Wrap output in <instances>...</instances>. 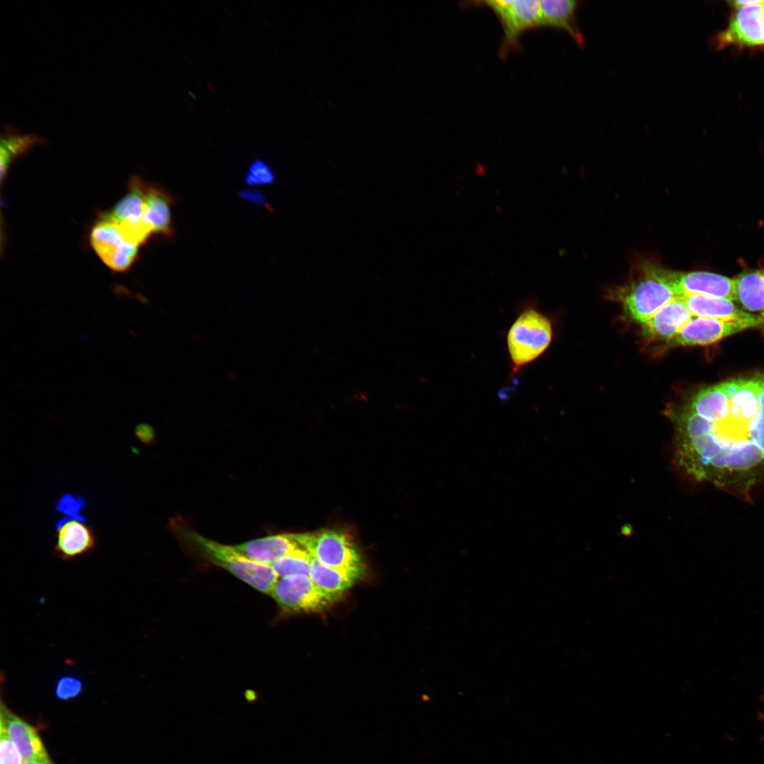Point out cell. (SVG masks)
<instances>
[{
	"mask_svg": "<svg viewBox=\"0 0 764 764\" xmlns=\"http://www.w3.org/2000/svg\"><path fill=\"white\" fill-rule=\"evenodd\" d=\"M170 528L189 552L226 570L260 592L271 596L279 577L270 565L248 558L233 545L220 543L201 535L182 519L171 520Z\"/></svg>",
	"mask_w": 764,
	"mask_h": 764,
	"instance_id": "1",
	"label": "cell"
},
{
	"mask_svg": "<svg viewBox=\"0 0 764 764\" xmlns=\"http://www.w3.org/2000/svg\"><path fill=\"white\" fill-rule=\"evenodd\" d=\"M553 335L552 320L540 309L538 301L533 297L523 301L505 335L511 376L538 361L549 348Z\"/></svg>",
	"mask_w": 764,
	"mask_h": 764,
	"instance_id": "2",
	"label": "cell"
},
{
	"mask_svg": "<svg viewBox=\"0 0 764 764\" xmlns=\"http://www.w3.org/2000/svg\"><path fill=\"white\" fill-rule=\"evenodd\" d=\"M635 278L615 295L630 316L644 324L664 306L679 297L669 284V269L650 262L637 265Z\"/></svg>",
	"mask_w": 764,
	"mask_h": 764,
	"instance_id": "3",
	"label": "cell"
},
{
	"mask_svg": "<svg viewBox=\"0 0 764 764\" xmlns=\"http://www.w3.org/2000/svg\"><path fill=\"white\" fill-rule=\"evenodd\" d=\"M303 547L323 565L342 572L355 581L364 572L361 555L345 533L323 530L313 533H299Z\"/></svg>",
	"mask_w": 764,
	"mask_h": 764,
	"instance_id": "4",
	"label": "cell"
},
{
	"mask_svg": "<svg viewBox=\"0 0 764 764\" xmlns=\"http://www.w3.org/2000/svg\"><path fill=\"white\" fill-rule=\"evenodd\" d=\"M489 7L497 16L504 30L499 50L504 58L512 50L520 47L519 37L526 30L541 26L538 0H492L479 2Z\"/></svg>",
	"mask_w": 764,
	"mask_h": 764,
	"instance_id": "5",
	"label": "cell"
},
{
	"mask_svg": "<svg viewBox=\"0 0 764 764\" xmlns=\"http://www.w3.org/2000/svg\"><path fill=\"white\" fill-rule=\"evenodd\" d=\"M91 243L102 261L115 272L127 270L137 256L139 246L128 242L115 223L98 221L91 230Z\"/></svg>",
	"mask_w": 764,
	"mask_h": 764,
	"instance_id": "6",
	"label": "cell"
},
{
	"mask_svg": "<svg viewBox=\"0 0 764 764\" xmlns=\"http://www.w3.org/2000/svg\"><path fill=\"white\" fill-rule=\"evenodd\" d=\"M271 596L282 610L292 612L319 610L331 602L305 574L279 577Z\"/></svg>",
	"mask_w": 764,
	"mask_h": 764,
	"instance_id": "7",
	"label": "cell"
},
{
	"mask_svg": "<svg viewBox=\"0 0 764 764\" xmlns=\"http://www.w3.org/2000/svg\"><path fill=\"white\" fill-rule=\"evenodd\" d=\"M764 328V319L728 321L693 316L671 342L673 345H708L751 328Z\"/></svg>",
	"mask_w": 764,
	"mask_h": 764,
	"instance_id": "8",
	"label": "cell"
},
{
	"mask_svg": "<svg viewBox=\"0 0 764 764\" xmlns=\"http://www.w3.org/2000/svg\"><path fill=\"white\" fill-rule=\"evenodd\" d=\"M763 4L739 8L733 16L728 28L719 35V45L724 47L729 45L740 46L764 45Z\"/></svg>",
	"mask_w": 764,
	"mask_h": 764,
	"instance_id": "9",
	"label": "cell"
},
{
	"mask_svg": "<svg viewBox=\"0 0 764 764\" xmlns=\"http://www.w3.org/2000/svg\"><path fill=\"white\" fill-rule=\"evenodd\" d=\"M671 285L678 296L703 294L734 301L733 279L722 274L704 271H673Z\"/></svg>",
	"mask_w": 764,
	"mask_h": 764,
	"instance_id": "10",
	"label": "cell"
},
{
	"mask_svg": "<svg viewBox=\"0 0 764 764\" xmlns=\"http://www.w3.org/2000/svg\"><path fill=\"white\" fill-rule=\"evenodd\" d=\"M0 722L6 727L15 743L23 762L52 764L45 746L36 730L12 712L1 701Z\"/></svg>",
	"mask_w": 764,
	"mask_h": 764,
	"instance_id": "11",
	"label": "cell"
},
{
	"mask_svg": "<svg viewBox=\"0 0 764 764\" xmlns=\"http://www.w3.org/2000/svg\"><path fill=\"white\" fill-rule=\"evenodd\" d=\"M146 183L132 177L127 194L112 208L100 216L99 221L117 224L129 228L151 231L144 221V192Z\"/></svg>",
	"mask_w": 764,
	"mask_h": 764,
	"instance_id": "12",
	"label": "cell"
},
{
	"mask_svg": "<svg viewBox=\"0 0 764 764\" xmlns=\"http://www.w3.org/2000/svg\"><path fill=\"white\" fill-rule=\"evenodd\" d=\"M55 554L70 560L93 550L96 545L95 533L84 521L60 519L57 524Z\"/></svg>",
	"mask_w": 764,
	"mask_h": 764,
	"instance_id": "13",
	"label": "cell"
},
{
	"mask_svg": "<svg viewBox=\"0 0 764 764\" xmlns=\"http://www.w3.org/2000/svg\"><path fill=\"white\" fill-rule=\"evenodd\" d=\"M248 558L270 565L299 550H306L299 539V533L278 534L252 540L233 545Z\"/></svg>",
	"mask_w": 764,
	"mask_h": 764,
	"instance_id": "14",
	"label": "cell"
},
{
	"mask_svg": "<svg viewBox=\"0 0 764 764\" xmlns=\"http://www.w3.org/2000/svg\"><path fill=\"white\" fill-rule=\"evenodd\" d=\"M693 317L685 302L678 297L661 308L644 325L645 335L658 340H672Z\"/></svg>",
	"mask_w": 764,
	"mask_h": 764,
	"instance_id": "15",
	"label": "cell"
},
{
	"mask_svg": "<svg viewBox=\"0 0 764 764\" xmlns=\"http://www.w3.org/2000/svg\"><path fill=\"white\" fill-rule=\"evenodd\" d=\"M693 316L711 318L728 321H753L760 316L746 312L727 299L692 294L679 296Z\"/></svg>",
	"mask_w": 764,
	"mask_h": 764,
	"instance_id": "16",
	"label": "cell"
},
{
	"mask_svg": "<svg viewBox=\"0 0 764 764\" xmlns=\"http://www.w3.org/2000/svg\"><path fill=\"white\" fill-rule=\"evenodd\" d=\"M734 380L707 387L696 393L687 407L701 417L716 422L724 418L729 410Z\"/></svg>",
	"mask_w": 764,
	"mask_h": 764,
	"instance_id": "17",
	"label": "cell"
},
{
	"mask_svg": "<svg viewBox=\"0 0 764 764\" xmlns=\"http://www.w3.org/2000/svg\"><path fill=\"white\" fill-rule=\"evenodd\" d=\"M170 195L163 189L146 184L144 192V221L151 233L170 236L171 226Z\"/></svg>",
	"mask_w": 764,
	"mask_h": 764,
	"instance_id": "18",
	"label": "cell"
},
{
	"mask_svg": "<svg viewBox=\"0 0 764 764\" xmlns=\"http://www.w3.org/2000/svg\"><path fill=\"white\" fill-rule=\"evenodd\" d=\"M732 279L734 301L743 311L761 312L764 309V270L741 272Z\"/></svg>",
	"mask_w": 764,
	"mask_h": 764,
	"instance_id": "19",
	"label": "cell"
},
{
	"mask_svg": "<svg viewBox=\"0 0 764 764\" xmlns=\"http://www.w3.org/2000/svg\"><path fill=\"white\" fill-rule=\"evenodd\" d=\"M575 0H541L540 8L541 26L549 25L567 30L579 45L583 43V36L577 27Z\"/></svg>",
	"mask_w": 764,
	"mask_h": 764,
	"instance_id": "20",
	"label": "cell"
},
{
	"mask_svg": "<svg viewBox=\"0 0 764 764\" xmlns=\"http://www.w3.org/2000/svg\"><path fill=\"white\" fill-rule=\"evenodd\" d=\"M308 576L331 602L339 598L356 581L342 572L323 565L312 556Z\"/></svg>",
	"mask_w": 764,
	"mask_h": 764,
	"instance_id": "21",
	"label": "cell"
},
{
	"mask_svg": "<svg viewBox=\"0 0 764 764\" xmlns=\"http://www.w3.org/2000/svg\"><path fill=\"white\" fill-rule=\"evenodd\" d=\"M43 143L44 140L37 135L19 134L11 129H6L1 136L0 145L1 181L15 158Z\"/></svg>",
	"mask_w": 764,
	"mask_h": 764,
	"instance_id": "22",
	"label": "cell"
},
{
	"mask_svg": "<svg viewBox=\"0 0 764 764\" xmlns=\"http://www.w3.org/2000/svg\"><path fill=\"white\" fill-rule=\"evenodd\" d=\"M311 555L306 550H299L270 565L278 577L309 574Z\"/></svg>",
	"mask_w": 764,
	"mask_h": 764,
	"instance_id": "23",
	"label": "cell"
},
{
	"mask_svg": "<svg viewBox=\"0 0 764 764\" xmlns=\"http://www.w3.org/2000/svg\"><path fill=\"white\" fill-rule=\"evenodd\" d=\"M85 504L86 500L83 497L65 494L57 500L56 510L64 515L61 519L85 521V517L81 514Z\"/></svg>",
	"mask_w": 764,
	"mask_h": 764,
	"instance_id": "24",
	"label": "cell"
},
{
	"mask_svg": "<svg viewBox=\"0 0 764 764\" xmlns=\"http://www.w3.org/2000/svg\"><path fill=\"white\" fill-rule=\"evenodd\" d=\"M0 764H22L23 760L4 725L0 722Z\"/></svg>",
	"mask_w": 764,
	"mask_h": 764,
	"instance_id": "25",
	"label": "cell"
},
{
	"mask_svg": "<svg viewBox=\"0 0 764 764\" xmlns=\"http://www.w3.org/2000/svg\"><path fill=\"white\" fill-rule=\"evenodd\" d=\"M274 175L271 168L261 160H255L249 167L245 180L248 185H268L273 183Z\"/></svg>",
	"mask_w": 764,
	"mask_h": 764,
	"instance_id": "26",
	"label": "cell"
},
{
	"mask_svg": "<svg viewBox=\"0 0 764 764\" xmlns=\"http://www.w3.org/2000/svg\"><path fill=\"white\" fill-rule=\"evenodd\" d=\"M83 688L81 681L74 676L61 678L56 685L57 697L62 700H67L78 696Z\"/></svg>",
	"mask_w": 764,
	"mask_h": 764,
	"instance_id": "27",
	"label": "cell"
},
{
	"mask_svg": "<svg viewBox=\"0 0 764 764\" xmlns=\"http://www.w3.org/2000/svg\"><path fill=\"white\" fill-rule=\"evenodd\" d=\"M136 436L146 444H151L155 437V432L151 426L147 424H139L134 429Z\"/></svg>",
	"mask_w": 764,
	"mask_h": 764,
	"instance_id": "28",
	"label": "cell"
},
{
	"mask_svg": "<svg viewBox=\"0 0 764 764\" xmlns=\"http://www.w3.org/2000/svg\"><path fill=\"white\" fill-rule=\"evenodd\" d=\"M729 3L731 6L739 8L740 7L745 6L756 4H763L764 1H763V0H748V1H747V0H734V1H729Z\"/></svg>",
	"mask_w": 764,
	"mask_h": 764,
	"instance_id": "29",
	"label": "cell"
},
{
	"mask_svg": "<svg viewBox=\"0 0 764 764\" xmlns=\"http://www.w3.org/2000/svg\"><path fill=\"white\" fill-rule=\"evenodd\" d=\"M254 192H253H253L252 191L243 192L242 193V195H243V198H248V199H250V200H253V201H255V202L258 201V202H262V201L264 199L262 198L261 195L259 193H257V192L254 193Z\"/></svg>",
	"mask_w": 764,
	"mask_h": 764,
	"instance_id": "30",
	"label": "cell"
},
{
	"mask_svg": "<svg viewBox=\"0 0 764 764\" xmlns=\"http://www.w3.org/2000/svg\"><path fill=\"white\" fill-rule=\"evenodd\" d=\"M22 764H45V763H37V762H23ZM52 764H53V763H52Z\"/></svg>",
	"mask_w": 764,
	"mask_h": 764,
	"instance_id": "31",
	"label": "cell"
},
{
	"mask_svg": "<svg viewBox=\"0 0 764 764\" xmlns=\"http://www.w3.org/2000/svg\"><path fill=\"white\" fill-rule=\"evenodd\" d=\"M760 317L764 319V309L760 312Z\"/></svg>",
	"mask_w": 764,
	"mask_h": 764,
	"instance_id": "32",
	"label": "cell"
},
{
	"mask_svg": "<svg viewBox=\"0 0 764 764\" xmlns=\"http://www.w3.org/2000/svg\"><path fill=\"white\" fill-rule=\"evenodd\" d=\"M763 9H764V4H763Z\"/></svg>",
	"mask_w": 764,
	"mask_h": 764,
	"instance_id": "33",
	"label": "cell"
}]
</instances>
